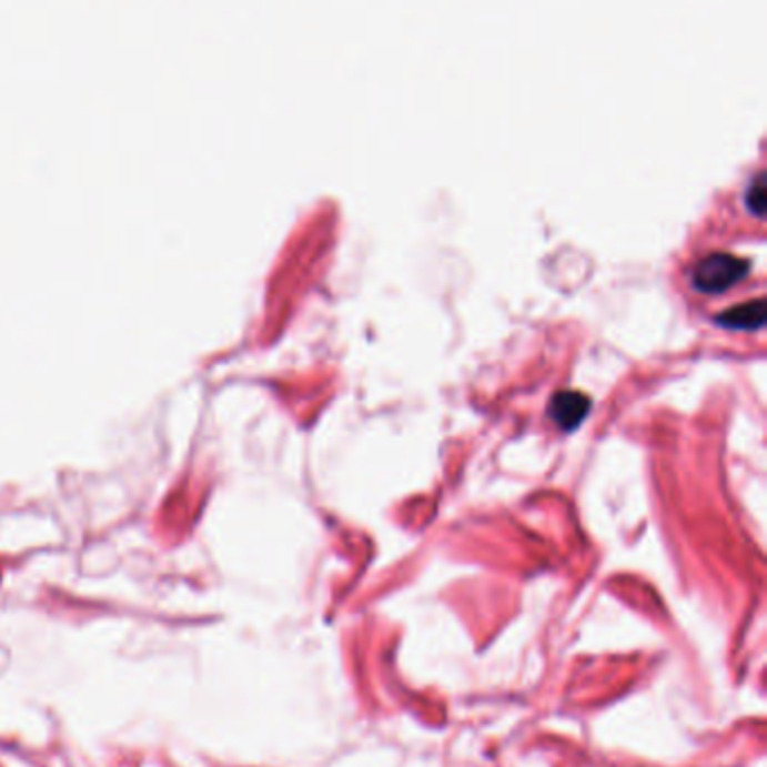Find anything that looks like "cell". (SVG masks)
<instances>
[{
    "mask_svg": "<svg viewBox=\"0 0 767 767\" xmlns=\"http://www.w3.org/2000/svg\"><path fill=\"white\" fill-rule=\"evenodd\" d=\"M749 273V262L731 252H714L694 269V286L700 293H723Z\"/></svg>",
    "mask_w": 767,
    "mask_h": 767,
    "instance_id": "1",
    "label": "cell"
},
{
    "mask_svg": "<svg viewBox=\"0 0 767 767\" xmlns=\"http://www.w3.org/2000/svg\"><path fill=\"white\" fill-rule=\"evenodd\" d=\"M589 398L583 392H558L549 403L552 418L563 431H572L589 412Z\"/></svg>",
    "mask_w": 767,
    "mask_h": 767,
    "instance_id": "2",
    "label": "cell"
},
{
    "mask_svg": "<svg viewBox=\"0 0 767 767\" xmlns=\"http://www.w3.org/2000/svg\"><path fill=\"white\" fill-rule=\"evenodd\" d=\"M718 322L727 329H760L765 322V306L763 300H754V302H743L738 306L727 309L725 313L718 315Z\"/></svg>",
    "mask_w": 767,
    "mask_h": 767,
    "instance_id": "3",
    "label": "cell"
},
{
    "mask_svg": "<svg viewBox=\"0 0 767 767\" xmlns=\"http://www.w3.org/2000/svg\"><path fill=\"white\" fill-rule=\"evenodd\" d=\"M747 205L754 214H758V216L763 214V208H765V181H763V176H758L751 183V188L747 190Z\"/></svg>",
    "mask_w": 767,
    "mask_h": 767,
    "instance_id": "4",
    "label": "cell"
}]
</instances>
